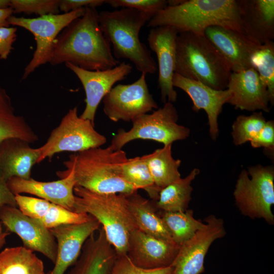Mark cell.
<instances>
[{"label":"cell","mask_w":274,"mask_h":274,"mask_svg":"<svg viewBox=\"0 0 274 274\" xmlns=\"http://www.w3.org/2000/svg\"><path fill=\"white\" fill-rule=\"evenodd\" d=\"M95 8L86 7L84 14L73 20L57 37L50 63H71L89 71L113 68L120 62L101 31Z\"/></svg>","instance_id":"obj_1"},{"label":"cell","mask_w":274,"mask_h":274,"mask_svg":"<svg viewBox=\"0 0 274 274\" xmlns=\"http://www.w3.org/2000/svg\"><path fill=\"white\" fill-rule=\"evenodd\" d=\"M127 159L124 151L108 146L72 154L63 163L65 171L73 173L76 186L99 193L128 195L139 189L122 177V167Z\"/></svg>","instance_id":"obj_2"},{"label":"cell","mask_w":274,"mask_h":274,"mask_svg":"<svg viewBox=\"0 0 274 274\" xmlns=\"http://www.w3.org/2000/svg\"><path fill=\"white\" fill-rule=\"evenodd\" d=\"M151 18L147 13L130 8L98 14L100 28L112 45L114 57L130 60L138 71L146 75L157 70L151 52L139 38L141 28Z\"/></svg>","instance_id":"obj_3"},{"label":"cell","mask_w":274,"mask_h":274,"mask_svg":"<svg viewBox=\"0 0 274 274\" xmlns=\"http://www.w3.org/2000/svg\"><path fill=\"white\" fill-rule=\"evenodd\" d=\"M165 25L175 28L178 33L199 35H204L208 27L214 25L242 32L235 0H183L159 11L147 24L152 28Z\"/></svg>","instance_id":"obj_4"},{"label":"cell","mask_w":274,"mask_h":274,"mask_svg":"<svg viewBox=\"0 0 274 274\" xmlns=\"http://www.w3.org/2000/svg\"><path fill=\"white\" fill-rule=\"evenodd\" d=\"M74 212L96 219L117 255L126 254L129 237L138 229L130 210L127 194L99 193L76 186Z\"/></svg>","instance_id":"obj_5"},{"label":"cell","mask_w":274,"mask_h":274,"mask_svg":"<svg viewBox=\"0 0 274 274\" xmlns=\"http://www.w3.org/2000/svg\"><path fill=\"white\" fill-rule=\"evenodd\" d=\"M175 73L216 90L227 89L230 66L204 36L178 33Z\"/></svg>","instance_id":"obj_6"},{"label":"cell","mask_w":274,"mask_h":274,"mask_svg":"<svg viewBox=\"0 0 274 274\" xmlns=\"http://www.w3.org/2000/svg\"><path fill=\"white\" fill-rule=\"evenodd\" d=\"M233 196L244 216L262 219L274 224L271 207L274 204V168L258 164L243 169L236 181Z\"/></svg>","instance_id":"obj_7"},{"label":"cell","mask_w":274,"mask_h":274,"mask_svg":"<svg viewBox=\"0 0 274 274\" xmlns=\"http://www.w3.org/2000/svg\"><path fill=\"white\" fill-rule=\"evenodd\" d=\"M178 117L173 103L167 101L152 113L143 115L134 120L128 131L118 130L109 147L114 150H120L128 143L136 139L152 140L164 146L185 140L189 136L190 131L178 124Z\"/></svg>","instance_id":"obj_8"},{"label":"cell","mask_w":274,"mask_h":274,"mask_svg":"<svg viewBox=\"0 0 274 274\" xmlns=\"http://www.w3.org/2000/svg\"><path fill=\"white\" fill-rule=\"evenodd\" d=\"M106 136L94 128V123L78 115L77 107L69 110L59 125L51 132L46 142L39 147L41 155L38 163L63 151L78 152L100 147L106 144Z\"/></svg>","instance_id":"obj_9"},{"label":"cell","mask_w":274,"mask_h":274,"mask_svg":"<svg viewBox=\"0 0 274 274\" xmlns=\"http://www.w3.org/2000/svg\"><path fill=\"white\" fill-rule=\"evenodd\" d=\"M85 9L31 18L12 15L8 19L10 25L20 26L28 30L33 35L36 42V49L24 70L22 80L27 78L40 66L50 62L57 37L73 20L82 16Z\"/></svg>","instance_id":"obj_10"},{"label":"cell","mask_w":274,"mask_h":274,"mask_svg":"<svg viewBox=\"0 0 274 274\" xmlns=\"http://www.w3.org/2000/svg\"><path fill=\"white\" fill-rule=\"evenodd\" d=\"M146 76L142 73L131 84L117 85L104 97L103 111L111 121L132 122L158 109V104L149 92Z\"/></svg>","instance_id":"obj_11"},{"label":"cell","mask_w":274,"mask_h":274,"mask_svg":"<svg viewBox=\"0 0 274 274\" xmlns=\"http://www.w3.org/2000/svg\"><path fill=\"white\" fill-rule=\"evenodd\" d=\"M0 222L6 231L14 233L20 238L24 247L42 254L55 263L56 239L50 229L39 221L24 215L17 207L6 206L0 210Z\"/></svg>","instance_id":"obj_12"},{"label":"cell","mask_w":274,"mask_h":274,"mask_svg":"<svg viewBox=\"0 0 274 274\" xmlns=\"http://www.w3.org/2000/svg\"><path fill=\"white\" fill-rule=\"evenodd\" d=\"M204 225L190 239L180 246L172 266L173 274H201L204 261L212 244L226 234L223 220L214 215L204 219Z\"/></svg>","instance_id":"obj_13"},{"label":"cell","mask_w":274,"mask_h":274,"mask_svg":"<svg viewBox=\"0 0 274 274\" xmlns=\"http://www.w3.org/2000/svg\"><path fill=\"white\" fill-rule=\"evenodd\" d=\"M65 64L77 76L85 90L86 106L80 116L93 123L100 101L113 86L116 82L125 79L132 69L130 63L124 61L113 68L100 71L85 70L68 62Z\"/></svg>","instance_id":"obj_14"},{"label":"cell","mask_w":274,"mask_h":274,"mask_svg":"<svg viewBox=\"0 0 274 274\" xmlns=\"http://www.w3.org/2000/svg\"><path fill=\"white\" fill-rule=\"evenodd\" d=\"M178 32L170 26L152 28L147 41L149 47L157 56L158 65V87L160 90L161 101L175 102L177 93L173 85L175 73L176 39Z\"/></svg>","instance_id":"obj_15"},{"label":"cell","mask_w":274,"mask_h":274,"mask_svg":"<svg viewBox=\"0 0 274 274\" xmlns=\"http://www.w3.org/2000/svg\"><path fill=\"white\" fill-rule=\"evenodd\" d=\"M100 227L99 222L91 216L84 223L50 229L56 241L57 254L53 268L47 274H65L79 258L86 240Z\"/></svg>","instance_id":"obj_16"},{"label":"cell","mask_w":274,"mask_h":274,"mask_svg":"<svg viewBox=\"0 0 274 274\" xmlns=\"http://www.w3.org/2000/svg\"><path fill=\"white\" fill-rule=\"evenodd\" d=\"M56 175L60 179L42 182L31 178L26 180L13 177L7 181L11 191L15 194L28 193L46 200L51 203L74 212V189L76 181L72 171H58Z\"/></svg>","instance_id":"obj_17"},{"label":"cell","mask_w":274,"mask_h":274,"mask_svg":"<svg viewBox=\"0 0 274 274\" xmlns=\"http://www.w3.org/2000/svg\"><path fill=\"white\" fill-rule=\"evenodd\" d=\"M180 246L148 235L138 229L130 234L126 255L136 265L146 269L172 265Z\"/></svg>","instance_id":"obj_18"},{"label":"cell","mask_w":274,"mask_h":274,"mask_svg":"<svg viewBox=\"0 0 274 274\" xmlns=\"http://www.w3.org/2000/svg\"><path fill=\"white\" fill-rule=\"evenodd\" d=\"M204 36L227 60L232 72L252 68L251 57L261 45L239 31L218 25L208 27Z\"/></svg>","instance_id":"obj_19"},{"label":"cell","mask_w":274,"mask_h":274,"mask_svg":"<svg viewBox=\"0 0 274 274\" xmlns=\"http://www.w3.org/2000/svg\"><path fill=\"white\" fill-rule=\"evenodd\" d=\"M227 88L231 93L228 103L236 109L269 112L268 92L255 68L232 72Z\"/></svg>","instance_id":"obj_20"},{"label":"cell","mask_w":274,"mask_h":274,"mask_svg":"<svg viewBox=\"0 0 274 274\" xmlns=\"http://www.w3.org/2000/svg\"><path fill=\"white\" fill-rule=\"evenodd\" d=\"M173 85L185 92L193 102L192 109L203 110L207 114L211 138L216 140L219 134L218 118L223 105L228 103L231 93L228 89L216 90L200 82L189 79L175 73Z\"/></svg>","instance_id":"obj_21"},{"label":"cell","mask_w":274,"mask_h":274,"mask_svg":"<svg viewBox=\"0 0 274 274\" xmlns=\"http://www.w3.org/2000/svg\"><path fill=\"white\" fill-rule=\"evenodd\" d=\"M235 1L242 33L258 44L273 41L274 1Z\"/></svg>","instance_id":"obj_22"},{"label":"cell","mask_w":274,"mask_h":274,"mask_svg":"<svg viewBox=\"0 0 274 274\" xmlns=\"http://www.w3.org/2000/svg\"><path fill=\"white\" fill-rule=\"evenodd\" d=\"M84 243L81 254L66 274H111L117 254L100 227Z\"/></svg>","instance_id":"obj_23"},{"label":"cell","mask_w":274,"mask_h":274,"mask_svg":"<svg viewBox=\"0 0 274 274\" xmlns=\"http://www.w3.org/2000/svg\"><path fill=\"white\" fill-rule=\"evenodd\" d=\"M29 144L16 138L0 143V171L7 181L13 177L31 178L32 167L38 163L41 150L40 148H31Z\"/></svg>","instance_id":"obj_24"},{"label":"cell","mask_w":274,"mask_h":274,"mask_svg":"<svg viewBox=\"0 0 274 274\" xmlns=\"http://www.w3.org/2000/svg\"><path fill=\"white\" fill-rule=\"evenodd\" d=\"M137 192L127 195V197L138 229L151 236L175 243L153 201Z\"/></svg>","instance_id":"obj_25"},{"label":"cell","mask_w":274,"mask_h":274,"mask_svg":"<svg viewBox=\"0 0 274 274\" xmlns=\"http://www.w3.org/2000/svg\"><path fill=\"white\" fill-rule=\"evenodd\" d=\"M11 138H19L30 144L39 139L24 118L15 113L10 96L0 85V143Z\"/></svg>","instance_id":"obj_26"},{"label":"cell","mask_w":274,"mask_h":274,"mask_svg":"<svg viewBox=\"0 0 274 274\" xmlns=\"http://www.w3.org/2000/svg\"><path fill=\"white\" fill-rule=\"evenodd\" d=\"M199 173V170L195 168L186 177L162 188L158 199L153 201L155 208L164 212H185L188 210L193 190L191 183Z\"/></svg>","instance_id":"obj_27"},{"label":"cell","mask_w":274,"mask_h":274,"mask_svg":"<svg viewBox=\"0 0 274 274\" xmlns=\"http://www.w3.org/2000/svg\"><path fill=\"white\" fill-rule=\"evenodd\" d=\"M0 274H46L43 262L23 246L0 252Z\"/></svg>","instance_id":"obj_28"},{"label":"cell","mask_w":274,"mask_h":274,"mask_svg":"<svg viewBox=\"0 0 274 274\" xmlns=\"http://www.w3.org/2000/svg\"><path fill=\"white\" fill-rule=\"evenodd\" d=\"M143 157L154 184L160 190L181 178L179 168L181 161L173 157L172 145L164 146Z\"/></svg>","instance_id":"obj_29"},{"label":"cell","mask_w":274,"mask_h":274,"mask_svg":"<svg viewBox=\"0 0 274 274\" xmlns=\"http://www.w3.org/2000/svg\"><path fill=\"white\" fill-rule=\"evenodd\" d=\"M174 242L180 246L190 239L204 225L200 219H196L192 210L185 212H164L159 213Z\"/></svg>","instance_id":"obj_30"},{"label":"cell","mask_w":274,"mask_h":274,"mask_svg":"<svg viewBox=\"0 0 274 274\" xmlns=\"http://www.w3.org/2000/svg\"><path fill=\"white\" fill-rule=\"evenodd\" d=\"M122 176L127 183L144 190L153 201L158 199L160 190L154 184L143 156L128 158L123 165Z\"/></svg>","instance_id":"obj_31"},{"label":"cell","mask_w":274,"mask_h":274,"mask_svg":"<svg viewBox=\"0 0 274 274\" xmlns=\"http://www.w3.org/2000/svg\"><path fill=\"white\" fill-rule=\"evenodd\" d=\"M251 65L266 86L270 105L274 104V43L269 41L259 46L251 58Z\"/></svg>","instance_id":"obj_32"},{"label":"cell","mask_w":274,"mask_h":274,"mask_svg":"<svg viewBox=\"0 0 274 274\" xmlns=\"http://www.w3.org/2000/svg\"><path fill=\"white\" fill-rule=\"evenodd\" d=\"M266 120L261 112L249 116L239 115L232 126L231 135L235 145L250 142L264 126Z\"/></svg>","instance_id":"obj_33"},{"label":"cell","mask_w":274,"mask_h":274,"mask_svg":"<svg viewBox=\"0 0 274 274\" xmlns=\"http://www.w3.org/2000/svg\"><path fill=\"white\" fill-rule=\"evenodd\" d=\"M91 216L84 213H77L68 210L62 207L51 203L46 215L40 222L48 229L57 226L84 223Z\"/></svg>","instance_id":"obj_34"},{"label":"cell","mask_w":274,"mask_h":274,"mask_svg":"<svg viewBox=\"0 0 274 274\" xmlns=\"http://www.w3.org/2000/svg\"><path fill=\"white\" fill-rule=\"evenodd\" d=\"M60 0H11L13 14H35L39 16L59 12Z\"/></svg>","instance_id":"obj_35"},{"label":"cell","mask_w":274,"mask_h":274,"mask_svg":"<svg viewBox=\"0 0 274 274\" xmlns=\"http://www.w3.org/2000/svg\"><path fill=\"white\" fill-rule=\"evenodd\" d=\"M172 266L156 269H146L134 264L126 254L117 255L111 274H173Z\"/></svg>","instance_id":"obj_36"},{"label":"cell","mask_w":274,"mask_h":274,"mask_svg":"<svg viewBox=\"0 0 274 274\" xmlns=\"http://www.w3.org/2000/svg\"><path fill=\"white\" fill-rule=\"evenodd\" d=\"M15 199L17 208L24 215L38 220L46 215L51 204L46 200L21 194L15 195Z\"/></svg>","instance_id":"obj_37"},{"label":"cell","mask_w":274,"mask_h":274,"mask_svg":"<svg viewBox=\"0 0 274 274\" xmlns=\"http://www.w3.org/2000/svg\"><path fill=\"white\" fill-rule=\"evenodd\" d=\"M105 3L117 8L134 9L151 15L152 17L168 5L166 0H106Z\"/></svg>","instance_id":"obj_38"},{"label":"cell","mask_w":274,"mask_h":274,"mask_svg":"<svg viewBox=\"0 0 274 274\" xmlns=\"http://www.w3.org/2000/svg\"><path fill=\"white\" fill-rule=\"evenodd\" d=\"M253 148L263 147L270 155L274 150V121H266L262 129L250 142Z\"/></svg>","instance_id":"obj_39"},{"label":"cell","mask_w":274,"mask_h":274,"mask_svg":"<svg viewBox=\"0 0 274 274\" xmlns=\"http://www.w3.org/2000/svg\"><path fill=\"white\" fill-rule=\"evenodd\" d=\"M17 27L13 26L0 27V59L6 60L16 40Z\"/></svg>","instance_id":"obj_40"},{"label":"cell","mask_w":274,"mask_h":274,"mask_svg":"<svg viewBox=\"0 0 274 274\" xmlns=\"http://www.w3.org/2000/svg\"><path fill=\"white\" fill-rule=\"evenodd\" d=\"M105 2L104 0H60L59 9L66 13L86 7L96 8Z\"/></svg>","instance_id":"obj_41"},{"label":"cell","mask_w":274,"mask_h":274,"mask_svg":"<svg viewBox=\"0 0 274 274\" xmlns=\"http://www.w3.org/2000/svg\"><path fill=\"white\" fill-rule=\"evenodd\" d=\"M7 181L0 171V210L6 206L17 207L15 195L10 189Z\"/></svg>","instance_id":"obj_42"},{"label":"cell","mask_w":274,"mask_h":274,"mask_svg":"<svg viewBox=\"0 0 274 274\" xmlns=\"http://www.w3.org/2000/svg\"><path fill=\"white\" fill-rule=\"evenodd\" d=\"M13 14V11L11 7L0 9V27L10 26L8 19Z\"/></svg>","instance_id":"obj_43"},{"label":"cell","mask_w":274,"mask_h":274,"mask_svg":"<svg viewBox=\"0 0 274 274\" xmlns=\"http://www.w3.org/2000/svg\"><path fill=\"white\" fill-rule=\"evenodd\" d=\"M2 224L0 222V249L2 248L6 243L7 237L10 233L3 230Z\"/></svg>","instance_id":"obj_44"},{"label":"cell","mask_w":274,"mask_h":274,"mask_svg":"<svg viewBox=\"0 0 274 274\" xmlns=\"http://www.w3.org/2000/svg\"><path fill=\"white\" fill-rule=\"evenodd\" d=\"M10 4L11 0H0V9L10 8Z\"/></svg>","instance_id":"obj_45"}]
</instances>
